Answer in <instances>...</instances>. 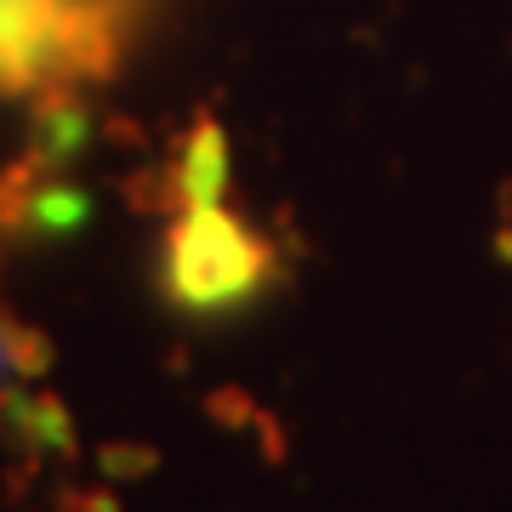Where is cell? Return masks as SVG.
I'll use <instances>...</instances> for the list:
<instances>
[{
	"instance_id": "obj_1",
	"label": "cell",
	"mask_w": 512,
	"mask_h": 512,
	"mask_svg": "<svg viewBox=\"0 0 512 512\" xmlns=\"http://www.w3.org/2000/svg\"><path fill=\"white\" fill-rule=\"evenodd\" d=\"M154 0H0V92L63 97L109 80Z\"/></svg>"
},
{
	"instance_id": "obj_2",
	"label": "cell",
	"mask_w": 512,
	"mask_h": 512,
	"mask_svg": "<svg viewBox=\"0 0 512 512\" xmlns=\"http://www.w3.org/2000/svg\"><path fill=\"white\" fill-rule=\"evenodd\" d=\"M160 274H165V296L183 313H228L268 285L274 251L222 200H194L165 234Z\"/></svg>"
},
{
	"instance_id": "obj_3",
	"label": "cell",
	"mask_w": 512,
	"mask_h": 512,
	"mask_svg": "<svg viewBox=\"0 0 512 512\" xmlns=\"http://www.w3.org/2000/svg\"><path fill=\"white\" fill-rule=\"evenodd\" d=\"M228 183V137L217 126H194V137L183 143V165H177V188L183 200H222Z\"/></svg>"
},
{
	"instance_id": "obj_4",
	"label": "cell",
	"mask_w": 512,
	"mask_h": 512,
	"mask_svg": "<svg viewBox=\"0 0 512 512\" xmlns=\"http://www.w3.org/2000/svg\"><path fill=\"white\" fill-rule=\"evenodd\" d=\"M12 370H35V342H29V336L6 319V308H0V376H12Z\"/></svg>"
}]
</instances>
